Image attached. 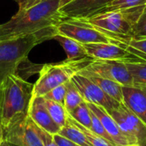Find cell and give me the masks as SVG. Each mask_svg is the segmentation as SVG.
<instances>
[{
	"instance_id": "1",
	"label": "cell",
	"mask_w": 146,
	"mask_h": 146,
	"mask_svg": "<svg viewBox=\"0 0 146 146\" xmlns=\"http://www.w3.org/2000/svg\"><path fill=\"white\" fill-rule=\"evenodd\" d=\"M60 0H21L17 13L0 25V40L38 35L45 41L56 35V26L63 19Z\"/></svg>"
},
{
	"instance_id": "2",
	"label": "cell",
	"mask_w": 146,
	"mask_h": 146,
	"mask_svg": "<svg viewBox=\"0 0 146 146\" xmlns=\"http://www.w3.org/2000/svg\"><path fill=\"white\" fill-rule=\"evenodd\" d=\"M33 84L16 74L8 76L0 86V125L8 129L28 115Z\"/></svg>"
},
{
	"instance_id": "3",
	"label": "cell",
	"mask_w": 146,
	"mask_h": 146,
	"mask_svg": "<svg viewBox=\"0 0 146 146\" xmlns=\"http://www.w3.org/2000/svg\"><path fill=\"white\" fill-rule=\"evenodd\" d=\"M145 6V4L129 9L105 11L80 20L127 47L128 42L133 38L135 25Z\"/></svg>"
},
{
	"instance_id": "4",
	"label": "cell",
	"mask_w": 146,
	"mask_h": 146,
	"mask_svg": "<svg viewBox=\"0 0 146 146\" xmlns=\"http://www.w3.org/2000/svg\"><path fill=\"white\" fill-rule=\"evenodd\" d=\"M44 41L42 37L34 34L0 40V86L8 76L16 74L31 50Z\"/></svg>"
},
{
	"instance_id": "5",
	"label": "cell",
	"mask_w": 146,
	"mask_h": 146,
	"mask_svg": "<svg viewBox=\"0 0 146 146\" xmlns=\"http://www.w3.org/2000/svg\"><path fill=\"white\" fill-rule=\"evenodd\" d=\"M90 59L92 58L88 57L79 61L66 59L61 62L43 65L38 72V79L33 84V97H43L53 88L65 84L85 67L88 63L86 62Z\"/></svg>"
},
{
	"instance_id": "6",
	"label": "cell",
	"mask_w": 146,
	"mask_h": 146,
	"mask_svg": "<svg viewBox=\"0 0 146 146\" xmlns=\"http://www.w3.org/2000/svg\"><path fill=\"white\" fill-rule=\"evenodd\" d=\"M56 34L73 38L81 44L111 43L127 47L80 19L64 18L56 26Z\"/></svg>"
},
{
	"instance_id": "7",
	"label": "cell",
	"mask_w": 146,
	"mask_h": 146,
	"mask_svg": "<svg viewBox=\"0 0 146 146\" xmlns=\"http://www.w3.org/2000/svg\"><path fill=\"white\" fill-rule=\"evenodd\" d=\"M78 73L99 76L115 81L121 86H133L131 74L123 61L92 59Z\"/></svg>"
},
{
	"instance_id": "8",
	"label": "cell",
	"mask_w": 146,
	"mask_h": 146,
	"mask_svg": "<svg viewBox=\"0 0 146 146\" xmlns=\"http://www.w3.org/2000/svg\"><path fill=\"white\" fill-rule=\"evenodd\" d=\"M108 113L134 144L146 146V124L123 104H120Z\"/></svg>"
},
{
	"instance_id": "9",
	"label": "cell",
	"mask_w": 146,
	"mask_h": 146,
	"mask_svg": "<svg viewBox=\"0 0 146 146\" xmlns=\"http://www.w3.org/2000/svg\"><path fill=\"white\" fill-rule=\"evenodd\" d=\"M71 80L86 103L101 106L107 111L119 106V102L108 96L98 85L87 77L77 73L71 78Z\"/></svg>"
},
{
	"instance_id": "10",
	"label": "cell",
	"mask_w": 146,
	"mask_h": 146,
	"mask_svg": "<svg viewBox=\"0 0 146 146\" xmlns=\"http://www.w3.org/2000/svg\"><path fill=\"white\" fill-rule=\"evenodd\" d=\"M4 139L17 146H44L34 127V122L27 115L8 129L3 130Z\"/></svg>"
},
{
	"instance_id": "11",
	"label": "cell",
	"mask_w": 146,
	"mask_h": 146,
	"mask_svg": "<svg viewBox=\"0 0 146 146\" xmlns=\"http://www.w3.org/2000/svg\"><path fill=\"white\" fill-rule=\"evenodd\" d=\"M87 56L97 60H134L127 47L111 43H89L83 44Z\"/></svg>"
},
{
	"instance_id": "12",
	"label": "cell",
	"mask_w": 146,
	"mask_h": 146,
	"mask_svg": "<svg viewBox=\"0 0 146 146\" xmlns=\"http://www.w3.org/2000/svg\"><path fill=\"white\" fill-rule=\"evenodd\" d=\"M111 0H73L59 9L64 18L85 19L98 13Z\"/></svg>"
},
{
	"instance_id": "13",
	"label": "cell",
	"mask_w": 146,
	"mask_h": 146,
	"mask_svg": "<svg viewBox=\"0 0 146 146\" xmlns=\"http://www.w3.org/2000/svg\"><path fill=\"white\" fill-rule=\"evenodd\" d=\"M28 116L40 128L54 135L58 133L60 127L52 120L44 103V97H33L30 102Z\"/></svg>"
},
{
	"instance_id": "14",
	"label": "cell",
	"mask_w": 146,
	"mask_h": 146,
	"mask_svg": "<svg viewBox=\"0 0 146 146\" xmlns=\"http://www.w3.org/2000/svg\"><path fill=\"white\" fill-rule=\"evenodd\" d=\"M87 105L90 110L93 112L101 121L104 129L110 136L115 145L127 146L134 144L133 140L121 131V129L117 125L115 121L112 118V116L108 113V111L104 108L91 103H87Z\"/></svg>"
},
{
	"instance_id": "15",
	"label": "cell",
	"mask_w": 146,
	"mask_h": 146,
	"mask_svg": "<svg viewBox=\"0 0 146 146\" xmlns=\"http://www.w3.org/2000/svg\"><path fill=\"white\" fill-rule=\"evenodd\" d=\"M123 104L146 124V86H122Z\"/></svg>"
},
{
	"instance_id": "16",
	"label": "cell",
	"mask_w": 146,
	"mask_h": 146,
	"mask_svg": "<svg viewBox=\"0 0 146 146\" xmlns=\"http://www.w3.org/2000/svg\"><path fill=\"white\" fill-rule=\"evenodd\" d=\"M54 39L57 40L59 44L62 46V48L64 49L66 52L68 60L79 61V60H84L89 57L83 46V44L73 38L65 37L62 35H59V34H56L54 37Z\"/></svg>"
},
{
	"instance_id": "17",
	"label": "cell",
	"mask_w": 146,
	"mask_h": 146,
	"mask_svg": "<svg viewBox=\"0 0 146 146\" xmlns=\"http://www.w3.org/2000/svg\"><path fill=\"white\" fill-rule=\"evenodd\" d=\"M79 74V73H78ZM82 74L88 79H90L92 82H94L96 85H98L108 96L114 98L120 104L123 103V96H122V86L119 83L104 79L99 76L88 74Z\"/></svg>"
},
{
	"instance_id": "18",
	"label": "cell",
	"mask_w": 146,
	"mask_h": 146,
	"mask_svg": "<svg viewBox=\"0 0 146 146\" xmlns=\"http://www.w3.org/2000/svg\"><path fill=\"white\" fill-rule=\"evenodd\" d=\"M123 62L131 74L133 86H146V61L126 60Z\"/></svg>"
},
{
	"instance_id": "19",
	"label": "cell",
	"mask_w": 146,
	"mask_h": 146,
	"mask_svg": "<svg viewBox=\"0 0 146 146\" xmlns=\"http://www.w3.org/2000/svg\"><path fill=\"white\" fill-rule=\"evenodd\" d=\"M58 134L74 142L78 145L93 146L89 142V140L86 139V137L84 135V133L78 127H76L71 122H69L68 120H67L66 125L60 129Z\"/></svg>"
},
{
	"instance_id": "20",
	"label": "cell",
	"mask_w": 146,
	"mask_h": 146,
	"mask_svg": "<svg viewBox=\"0 0 146 146\" xmlns=\"http://www.w3.org/2000/svg\"><path fill=\"white\" fill-rule=\"evenodd\" d=\"M65 84H66V95H65L63 105L66 111L68 113H70L85 100L71 80L67 81Z\"/></svg>"
},
{
	"instance_id": "21",
	"label": "cell",
	"mask_w": 146,
	"mask_h": 146,
	"mask_svg": "<svg viewBox=\"0 0 146 146\" xmlns=\"http://www.w3.org/2000/svg\"><path fill=\"white\" fill-rule=\"evenodd\" d=\"M44 103L52 120L56 123V125L60 128L64 127L66 125L67 117H68V112L66 111L64 105L45 98H44Z\"/></svg>"
},
{
	"instance_id": "22",
	"label": "cell",
	"mask_w": 146,
	"mask_h": 146,
	"mask_svg": "<svg viewBox=\"0 0 146 146\" xmlns=\"http://www.w3.org/2000/svg\"><path fill=\"white\" fill-rule=\"evenodd\" d=\"M67 120L71 122L73 125H74L76 127H78L83 133L84 135L86 137V139L89 140V142L93 146H116L114 143L105 139L104 138L101 137L100 135L97 134L96 133H94L93 131H92L91 129L86 128V127L82 126L81 124L78 123L75 120H74L68 114V117Z\"/></svg>"
},
{
	"instance_id": "23",
	"label": "cell",
	"mask_w": 146,
	"mask_h": 146,
	"mask_svg": "<svg viewBox=\"0 0 146 146\" xmlns=\"http://www.w3.org/2000/svg\"><path fill=\"white\" fill-rule=\"evenodd\" d=\"M74 120L78 123L86 127L88 129H92V118L91 110L87 105V103L84 101L78 107H76L73 111L68 113Z\"/></svg>"
},
{
	"instance_id": "24",
	"label": "cell",
	"mask_w": 146,
	"mask_h": 146,
	"mask_svg": "<svg viewBox=\"0 0 146 146\" xmlns=\"http://www.w3.org/2000/svg\"><path fill=\"white\" fill-rule=\"evenodd\" d=\"M144 4H146V0H111L98 13L116 10V9H129V8H133V7H137V6H140Z\"/></svg>"
},
{
	"instance_id": "25",
	"label": "cell",
	"mask_w": 146,
	"mask_h": 146,
	"mask_svg": "<svg viewBox=\"0 0 146 146\" xmlns=\"http://www.w3.org/2000/svg\"><path fill=\"white\" fill-rule=\"evenodd\" d=\"M127 49L132 54L146 61V38L131 39L127 44Z\"/></svg>"
},
{
	"instance_id": "26",
	"label": "cell",
	"mask_w": 146,
	"mask_h": 146,
	"mask_svg": "<svg viewBox=\"0 0 146 146\" xmlns=\"http://www.w3.org/2000/svg\"><path fill=\"white\" fill-rule=\"evenodd\" d=\"M65 95H66V84H62L53 88L43 97L45 99L64 104Z\"/></svg>"
},
{
	"instance_id": "27",
	"label": "cell",
	"mask_w": 146,
	"mask_h": 146,
	"mask_svg": "<svg viewBox=\"0 0 146 146\" xmlns=\"http://www.w3.org/2000/svg\"><path fill=\"white\" fill-rule=\"evenodd\" d=\"M133 38L140 39V38H146V4L144 8L142 14L140 15L133 33Z\"/></svg>"
},
{
	"instance_id": "28",
	"label": "cell",
	"mask_w": 146,
	"mask_h": 146,
	"mask_svg": "<svg viewBox=\"0 0 146 146\" xmlns=\"http://www.w3.org/2000/svg\"><path fill=\"white\" fill-rule=\"evenodd\" d=\"M91 118H92V131H93L94 133H96L97 134L100 135L101 137L104 138L105 139L114 143V141L112 140V139L110 138V136L108 134V133L106 132V130L104 129L101 121L98 119V117L91 111ZM115 144V143H114Z\"/></svg>"
},
{
	"instance_id": "29",
	"label": "cell",
	"mask_w": 146,
	"mask_h": 146,
	"mask_svg": "<svg viewBox=\"0 0 146 146\" xmlns=\"http://www.w3.org/2000/svg\"><path fill=\"white\" fill-rule=\"evenodd\" d=\"M34 127L37 132V134L38 135L40 140L42 141L44 146H58L57 144L53 139V135L49 133L48 132L44 131V129L40 128L34 123Z\"/></svg>"
},
{
	"instance_id": "30",
	"label": "cell",
	"mask_w": 146,
	"mask_h": 146,
	"mask_svg": "<svg viewBox=\"0 0 146 146\" xmlns=\"http://www.w3.org/2000/svg\"><path fill=\"white\" fill-rule=\"evenodd\" d=\"M53 139L58 146H80L77 144H75L74 142L68 139L65 137H62V135H60L58 133H56L53 135Z\"/></svg>"
},
{
	"instance_id": "31",
	"label": "cell",
	"mask_w": 146,
	"mask_h": 146,
	"mask_svg": "<svg viewBox=\"0 0 146 146\" xmlns=\"http://www.w3.org/2000/svg\"><path fill=\"white\" fill-rule=\"evenodd\" d=\"M0 146H10V145H9V143H8V142L4 139V138L3 137L2 139L0 140Z\"/></svg>"
},
{
	"instance_id": "32",
	"label": "cell",
	"mask_w": 146,
	"mask_h": 146,
	"mask_svg": "<svg viewBox=\"0 0 146 146\" xmlns=\"http://www.w3.org/2000/svg\"><path fill=\"white\" fill-rule=\"evenodd\" d=\"M71 1H73V0H60V8L62 7V6H64L67 3H70Z\"/></svg>"
},
{
	"instance_id": "33",
	"label": "cell",
	"mask_w": 146,
	"mask_h": 146,
	"mask_svg": "<svg viewBox=\"0 0 146 146\" xmlns=\"http://www.w3.org/2000/svg\"><path fill=\"white\" fill-rule=\"evenodd\" d=\"M3 128H2V127L0 125V139L3 138Z\"/></svg>"
},
{
	"instance_id": "34",
	"label": "cell",
	"mask_w": 146,
	"mask_h": 146,
	"mask_svg": "<svg viewBox=\"0 0 146 146\" xmlns=\"http://www.w3.org/2000/svg\"><path fill=\"white\" fill-rule=\"evenodd\" d=\"M127 146H141V145H137V144H133V145H127Z\"/></svg>"
},
{
	"instance_id": "35",
	"label": "cell",
	"mask_w": 146,
	"mask_h": 146,
	"mask_svg": "<svg viewBox=\"0 0 146 146\" xmlns=\"http://www.w3.org/2000/svg\"><path fill=\"white\" fill-rule=\"evenodd\" d=\"M10 145V146H17V145H12V144H9Z\"/></svg>"
},
{
	"instance_id": "36",
	"label": "cell",
	"mask_w": 146,
	"mask_h": 146,
	"mask_svg": "<svg viewBox=\"0 0 146 146\" xmlns=\"http://www.w3.org/2000/svg\"><path fill=\"white\" fill-rule=\"evenodd\" d=\"M1 139H2V138H1V139H0V140H1Z\"/></svg>"
}]
</instances>
